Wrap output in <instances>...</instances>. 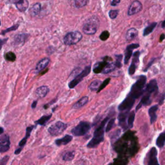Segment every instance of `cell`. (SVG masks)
Wrapping results in <instances>:
<instances>
[{
  "label": "cell",
  "instance_id": "1",
  "mask_svg": "<svg viewBox=\"0 0 165 165\" xmlns=\"http://www.w3.org/2000/svg\"><path fill=\"white\" fill-rule=\"evenodd\" d=\"M110 115L106 117L97 127L93 132V136L92 139L89 141L87 145V147L89 148H94L99 145L101 142L104 141L105 132L106 128V124L109 121Z\"/></svg>",
  "mask_w": 165,
  "mask_h": 165
},
{
  "label": "cell",
  "instance_id": "2",
  "mask_svg": "<svg viewBox=\"0 0 165 165\" xmlns=\"http://www.w3.org/2000/svg\"><path fill=\"white\" fill-rule=\"evenodd\" d=\"M146 82V77L144 75H141L137 79L136 83L133 84L128 96L132 99L136 101L138 98L143 95Z\"/></svg>",
  "mask_w": 165,
  "mask_h": 165
},
{
  "label": "cell",
  "instance_id": "3",
  "mask_svg": "<svg viewBox=\"0 0 165 165\" xmlns=\"http://www.w3.org/2000/svg\"><path fill=\"white\" fill-rule=\"evenodd\" d=\"M99 26V20L96 16H92L84 24L83 32L87 35L94 34Z\"/></svg>",
  "mask_w": 165,
  "mask_h": 165
},
{
  "label": "cell",
  "instance_id": "4",
  "mask_svg": "<svg viewBox=\"0 0 165 165\" xmlns=\"http://www.w3.org/2000/svg\"><path fill=\"white\" fill-rule=\"evenodd\" d=\"M91 128L90 123L87 121H81L76 127L73 128L71 130V133L74 136H83L90 131Z\"/></svg>",
  "mask_w": 165,
  "mask_h": 165
},
{
  "label": "cell",
  "instance_id": "5",
  "mask_svg": "<svg viewBox=\"0 0 165 165\" xmlns=\"http://www.w3.org/2000/svg\"><path fill=\"white\" fill-rule=\"evenodd\" d=\"M83 38L82 34L78 31L70 32L66 34L64 38V43L66 45H73L81 41Z\"/></svg>",
  "mask_w": 165,
  "mask_h": 165
},
{
  "label": "cell",
  "instance_id": "6",
  "mask_svg": "<svg viewBox=\"0 0 165 165\" xmlns=\"http://www.w3.org/2000/svg\"><path fill=\"white\" fill-rule=\"evenodd\" d=\"M67 128V124L61 121H57L48 129V132L52 136H57L62 133Z\"/></svg>",
  "mask_w": 165,
  "mask_h": 165
},
{
  "label": "cell",
  "instance_id": "7",
  "mask_svg": "<svg viewBox=\"0 0 165 165\" xmlns=\"http://www.w3.org/2000/svg\"><path fill=\"white\" fill-rule=\"evenodd\" d=\"M91 70V66H86L84 69L82 71L81 73H79V74H78V75H76L72 81H71L69 83V88H74L75 87H76L78 84L83 81V79L87 77V75L90 74Z\"/></svg>",
  "mask_w": 165,
  "mask_h": 165
},
{
  "label": "cell",
  "instance_id": "8",
  "mask_svg": "<svg viewBox=\"0 0 165 165\" xmlns=\"http://www.w3.org/2000/svg\"><path fill=\"white\" fill-rule=\"evenodd\" d=\"M146 165H159L157 160V150L155 147H152L146 155Z\"/></svg>",
  "mask_w": 165,
  "mask_h": 165
},
{
  "label": "cell",
  "instance_id": "9",
  "mask_svg": "<svg viewBox=\"0 0 165 165\" xmlns=\"http://www.w3.org/2000/svg\"><path fill=\"white\" fill-rule=\"evenodd\" d=\"M135 101H136L132 99L130 97L127 96L124 101L119 105L118 110L120 112H130L135 103Z\"/></svg>",
  "mask_w": 165,
  "mask_h": 165
},
{
  "label": "cell",
  "instance_id": "10",
  "mask_svg": "<svg viewBox=\"0 0 165 165\" xmlns=\"http://www.w3.org/2000/svg\"><path fill=\"white\" fill-rule=\"evenodd\" d=\"M10 137L7 134L0 137V153H5L10 149Z\"/></svg>",
  "mask_w": 165,
  "mask_h": 165
},
{
  "label": "cell",
  "instance_id": "11",
  "mask_svg": "<svg viewBox=\"0 0 165 165\" xmlns=\"http://www.w3.org/2000/svg\"><path fill=\"white\" fill-rule=\"evenodd\" d=\"M112 61V59L108 56H106L103 58V61L98 62L96 63L94 66H93V71L96 74H99L102 72V70L105 69L106 65L108 63H110V61Z\"/></svg>",
  "mask_w": 165,
  "mask_h": 165
},
{
  "label": "cell",
  "instance_id": "12",
  "mask_svg": "<svg viewBox=\"0 0 165 165\" xmlns=\"http://www.w3.org/2000/svg\"><path fill=\"white\" fill-rule=\"evenodd\" d=\"M158 92V86L157 83L155 79H152L146 84L145 88V92L146 93H148L151 96L153 94H156Z\"/></svg>",
  "mask_w": 165,
  "mask_h": 165
},
{
  "label": "cell",
  "instance_id": "13",
  "mask_svg": "<svg viewBox=\"0 0 165 165\" xmlns=\"http://www.w3.org/2000/svg\"><path fill=\"white\" fill-rule=\"evenodd\" d=\"M142 8V5L141 3L139 1H138V0H136V1L133 2L130 6L129 7L128 10V15L132 16L133 14H137V13L141 11Z\"/></svg>",
  "mask_w": 165,
  "mask_h": 165
},
{
  "label": "cell",
  "instance_id": "14",
  "mask_svg": "<svg viewBox=\"0 0 165 165\" xmlns=\"http://www.w3.org/2000/svg\"><path fill=\"white\" fill-rule=\"evenodd\" d=\"M139 56H140V52L139 51H137L134 53L133 57V60L131 63V65L130 67L128 69V74L129 75H133L136 72V70L137 67L138 63H139Z\"/></svg>",
  "mask_w": 165,
  "mask_h": 165
},
{
  "label": "cell",
  "instance_id": "15",
  "mask_svg": "<svg viewBox=\"0 0 165 165\" xmlns=\"http://www.w3.org/2000/svg\"><path fill=\"white\" fill-rule=\"evenodd\" d=\"M138 47H139V44L137 43H133L130 44V45H128L126 50L125 52H124V63L127 65L128 64L129 60L131 58V57L132 56L133 53V49L137 48Z\"/></svg>",
  "mask_w": 165,
  "mask_h": 165
},
{
  "label": "cell",
  "instance_id": "16",
  "mask_svg": "<svg viewBox=\"0 0 165 165\" xmlns=\"http://www.w3.org/2000/svg\"><path fill=\"white\" fill-rule=\"evenodd\" d=\"M129 112H120V114L118 115V120H119V124L120 127H121L123 129H127L128 125L126 123L127 119L128 117Z\"/></svg>",
  "mask_w": 165,
  "mask_h": 165
},
{
  "label": "cell",
  "instance_id": "17",
  "mask_svg": "<svg viewBox=\"0 0 165 165\" xmlns=\"http://www.w3.org/2000/svg\"><path fill=\"white\" fill-rule=\"evenodd\" d=\"M35 128V126L32 125V126H29L26 129V134L25 136L23 138V139H21V141L19 142V146L20 148L23 150V147L25 146V145L26 143V141L29 139V137L30 136V133L32 132V131L33 130V129Z\"/></svg>",
  "mask_w": 165,
  "mask_h": 165
},
{
  "label": "cell",
  "instance_id": "18",
  "mask_svg": "<svg viewBox=\"0 0 165 165\" xmlns=\"http://www.w3.org/2000/svg\"><path fill=\"white\" fill-rule=\"evenodd\" d=\"M73 137L70 135H66L62 138H60L55 141V144L57 146H60L62 145H66L69 144L70 142L72 141Z\"/></svg>",
  "mask_w": 165,
  "mask_h": 165
},
{
  "label": "cell",
  "instance_id": "19",
  "mask_svg": "<svg viewBox=\"0 0 165 165\" xmlns=\"http://www.w3.org/2000/svg\"><path fill=\"white\" fill-rule=\"evenodd\" d=\"M50 91V89L47 86H41L37 88L35 90V95L39 98H43L45 97Z\"/></svg>",
  "mask_w": 165,
  "mask_h": 165
},
{
  "label": "cell",
  "instance_id": "20",
  "mask_svg": "<svg viewBox=\"0 0 165 165\" xmlns=\"http://www.w3.org/2000/svg\"><path fill=\"white\" fill-rule=\"evenodd\" d=\"M28 38H29V34H17L14 37V44L16 45L23 44Z\"/></svg>",
  "mask_w": 165,
  "mask_h": 165
},
{
  "label": "cell",
  "instance_id": "21",
  "mask_svg": "<svg viewBox=\"0 0 165 165\" xmlns=\"http://www.w3.org/2000/svg\"><path fill=\"white\" fill-rule=\"evenodd\" d=\"M158 110V105H154L150 107L148 110V114L150 118V123L153 124L157 119V111Z\"/></svg>",
  "mask_w": 165,
  "mask_h": 165
},
{
  "label": "cell",
  "instance_id": "22",
  "mask_svg": "<svg viewBox=\"0 0 165 165\" xmlns=\"http://www.w3.org/2000/svg\"><path fill=\"white\" fill-rule=\"evenodd\" d=\"M138 35V30L135 28H131L127 32L126 39L127 41H132L136 39Z\"/></svg>",
  "mask_w": 165,
  "mask_h": 165
},
{
  "label": "cell",
  "instance_id": "23",
  "mask_svg": "<svg viewBox=\"0 0 165 165\" xmlns=\"http://www.w3.org/2000/svg\"><path fill=\"white\" fill-rule=\"evenodd\" d=\"M50 63V59L46 57V58H44L40 61L38 63L36 66V70L38 72H40V71H42L43 69H45L48 65Z\"/></svg>",
  "mask_w": 165,
  "mask_h": 165
},
{
  "label": "cell",
  "instance_id": "24",
  "mask_svg": "<svg viewBox=\"0 0 165 165\" xmlns=\"http://www.w3.org/2000/svg\"><path fill=\"white\" fill-rule=\"evenodd\" d=\"M88 102V97L87 96L83 97L81 99H80L78 101H77L73 105L72 108L74 109H79L81 107L84 106L87 102Z\"/></svg>",
  "mask_w": 165,
  "mask_h": 165
},
{
  "label": "cell",
  "instance_id": "25",
  "mask_svg": "<svg viewBox=\"0 0 165 165\" xmlns=\"http://www.w3.org/2000/svg\"><path fill=\"white\" fill-rule=\"evenodd\" d=\"M29 3L27 0H22V1L16 4V8L19 11L23 12L26 11V9L29 8Z\"/></svg>",
  "mask_w": 165,
  "mask_h": 165
},
{
  "label": "cell",
  "instance_id": "26",
  "mask_svg": "<svg viewBox=\"0 0 165 165\" xmlns=\"http://www.w3.org/2000/svg\"><path fill=\"white\" fill-rule=\"evenodd\" d=\"M41 10V5L39 3H37L34 4V5L30 8V14L31 16H35L39 14Z\"/></svg>",
  "mask_w": 165,
  "mask_h": 165
},
{
  "label": "cell",
  "instance_id": "27",
  "mask_svg": "<svg viewBox=\"0 0 165 165\" xmlns=\"http://www.w3.org/2000/svg\"><path fill=\"white\" fill-rule=\"evenodd\" d=\"M165 144V132L160 133L158 137L156 139V145L159 148H161L164 146Z\"/></svg>",
  "mask_w": 165,
  "mask_h": 165
},
{
  "label": "cell",
  "instance_id": "28",
  "mask_svg": "<svg viewBox=\"0 0 165 165\" xmlns=\"http://www.w3.org/2000/svg\"><path fill=\"white\" fill-rule=\"evenodd\" d=\"M52 114L47 115H43V116H42L41 118L39 119L38 120H37V121H35V124H39V125H41V126L45 125L46 123L52 118Z\"/></svg>",
  "mask_w": 165,
  "mask_h": 165
},
{
  "label": "cell",
  "instance_id": "29",
  "mask_svg": "<svg viewBox=\"0 0 165 165\" xmlns=\"http://www.w3.org/2000/svg\"><path fill=\"white\" fill-rule=\"evenodd\" d=\"M116 68H117V66H116V65H115V62L114 63H108L106 65V66H105L103 70H102V73L105 74L110 73V72H113V71Z\"/></svg>",
  "mask_w": 165,
  "mask_h": 165
},
{
  "label": "cell",
  "instance_id": "30",
  "mask_svg": "<svg viewBox=\"0 0 165 165\" xmlns=\"http://www.w3.org/2000/svg\"><path fill=\"white\" fill-rule=\"evenodd\" d=\"M102 82L99 79H96L94 80V81H93L90 85H89V89L91 91H97L99 90V88L101 86Z\"/></svg>",
  "mask_w": 165,
  "mask_h": 165
},
{
  "label": "cell",
  "instance_id": "31",
  "mask_svg": "<svg viewBox=\"0 0 165 165\" xmlns=\"http://www.w3.org/2000/svg\"><path fill=\"white\" fill-rule=\"evenodd\" d=\"M156 26H157V23L156 22L151 23L148 26H147L143 31V36H146V35H148L152 32Z\"/></svg>",
  "mask_w": 165,
  "mask_h": 165
},
{
  "label": "cell",
  "instance_id": "32",
  "mask_svg": "<svg viewBox=\"0 0 165 165\" xmlns=\"http://www.w3.org/2000/svg\"><path fill=\"white\" fill-rule=\"evenodd\" d=\"M135 116H136V114L134 111H132L130 113H129L128 117L127 119V125L128 128H132L133 126V122H134V119H135Z\"/></svg>",
  "mask_w": 165,
  "mask_h": 165
},
{
  "label": "cell",
  "instance_id": "33",
  "mask_svg": "<svg viewBox=\"0 0 165 165\" xmlns=\"http://www.w3.org/2000/svg\"><path fill=\"white\" fill-rule=\"evenodd\" d=\"M75 157L74 151H69L65 152L63 155V160L65 161H70Z\"/></svg>",
  "mask_w": 165,
  "mask_h": 165
},
{
  "label": "cell",
  "instance_id": "34",
  "mask_svg": "<svg viewBox=\"0 0 165 165\" xmlns=\"http://www.w3.org/2000/svg\"><path fill=\"white\" fill-rule=\"evenodd\" d=\"M90 0H75V6L76 8H82L86 6Z\"/></svg>",
  "mask_w": 165,
  "mask_h": 165
},
{
  "label": "cell",
  "instance_id": "35",
  "mask_svg": "<svg viewBox=\"0 0 165 165\" xmlns=\"http://www.w3.org/2000/svg\"><path fill=\"white\" fill-rule=\"evenodd\" d=\"M5 58L8 61H11L13 62L16 59V56L15 53L12 52H8L5 53Z\"/></svg>",
  "mask_w": 165,
  "mask_h": 165
},
{
  "label": "cell",
  "instance_id": "36",
  "mask_svg": "<svg viewBox=\"0 0 165 165\" xmlns=\"http://www.w3.org/2000/svg\"><path fill=\"white\" fill-rule=\"evenodd\" d=\"M115 119L114 118H113L112 119H110L108 121V123H107L106 128H105L106 132H108L111 130V129L113 128L114 123H115Z\"/></svg>",
  "mask_w": 165,
  "mask_h": 165
},
{
  "label": "cell",
  "instance_id": "37",
  "mask_svg": "<svg viewBox=\"0 0 165 165\" xmlns=\"http://www.w3.org/2000/svg\"><path fill=\"white\" fill-rule=\"evenodd\" d=\"M109 37H110V33L107 30L103 31V32H102L99 35V38L101 41H106V40L108 39Z\"/></svg>",
  "mask_w": 165,
  "mask_h": 165
},
{
  "label": "cell",
  "instance_id": "38",
  "mask_svg": "<svg viewBox=\"0 0 165 165\" xmlns=\"http://www.w3.org/2000/svg\"><path fill=\"white\" fill-rule=\"evenodd\" d=\"M115 57H116V61H115V65H116L117 68L120 69L122 66L121 61H122V58H123V56L122 55H116L115 56Z\"/></svg>",
  "mask_w": 165,
  "mask_h": 165
},
{
  "label": "cell",
  "instance_id": "39",
  "mask_svg": "<svg viewBox=\"0 0 165 165\" xmlns=\"http://www.w3.org/2000/svg\"><path fill=\"white\" fill-rule=\"evenodd\" d=\"M19 26H20V25H19L18 24H16V25H13V26H11V27H9V28L7 29L6 30L2 31V35H5V34H7V32H11V31L16 30H17V28L19 27Z\"/></svg>",
  "mask_w": 165,
  "mask_h": 165
},
{
  "label": "cell",
  "instance_id": "40",
  "mask_svg": "<svg viewBox=\"0 0 165 165\" xmlns=\"http://www.w3.org/2000/svg\"><path fill=\"white\" fill-rule=\"evenodd\" d=\"M110 78H107L103 82H102L101 86L99 88V90H97V92H99L100 91H101L102 90V89L105 88L107 85H108V83H110Z\"/></svg>",
  "mask_w": 165,
  "mask_h": 165
},
{
  "label": "cell",
  "instance_id": "41",
  "mask_svg": "<svg viewBox=\"0 0 165 165\" xmlns=\"http://www.w3.org/2000/svg\"><path fill=\"white\" fill-rule=\"evenodd\" d=\"M118 14H119L118 10H111L109 11L108 15H109L110 18L115 19V18H116L117 16H118Z\"/></svg>",
  "mask_w": 165,
  "mask_h": 165
},
{
  "label": "cell",
  "instance_id": "42",
  "mask_svg": "<svg viewBox=\"0 0 165 165\" xmlns=\"http://www.w3.org/2000/svg\"><path fill=\"white\" fill-rule=\"evenodd\" d=\"M10 157L8 155L4 156L3 157L0 159V165H6L8 161V159H9Z\"/></svg>",
  "mask_w": 165,
  "mask_h": 165
},
{
  "label": "cell",
  "instance_id": "43",
  "mask_svg": "<svg viewBox=\"0 0 165 165\" xmlns=\"http://www.w3.org/2000/svg\"><path fill=\"white\" fill-rule=\"evenodd\" d=\"M164 99H165V93H163V94L161 96H160V97L159 98V104L160 105H161L163 103Z\"/></svg>",
  "mask_w": 165,
  "mask_h": 165
},
{
  "label": "cell",
  "instance_id": "44",
  "mask_svg": "<svg viewBox=\"0 0 165 165\" xmlns=\"http://www.w3.org/2000/svg\"><path fill=\"white\" fill-rule=\"evenodd\" d=\"M120 2H121V0H112L111 2V5L113 7H116L119 5Z\"/></svg>",
  "mask_w": 165,
  "mask_h": 165
},
{
  "label": "cell",
  "instance_id": "45",
  "mask_svg": "<svg viewBox=\"0 0 165 165\" xmlns=\"http://www.w3.org/2000/svg\"><path fill=\"white\" fill-rule=\"evenodd\" d=\"M114 165H126V164L124 163V161L123 160H115V162L114 163Z\"/></svg>",
  "mask_w": 165,
  "mask_h": 165
},
{
  "label": "cell",
  "instance_id": "46",
  "mask_svg": "<svg viewBox=\"0 0 165 165\" xmlns=\"http://www.w3.org/2000/svg\"><path fill=\"white\" fill-rule=\"evenodd\" d=\"M22 0H8V3H14V4H17L20 2H21Z\"/></svg>",
  "mask_w": 165,
  "mask_h": 165
},
{
  "label": "cell",
  "instance_id": "47",
  "mask_svg": "<svg viewBox=\"0 0 165 165\" xmlns=\"http://www.w3.org/2000/svg\"><path fill=\"white\" fill-rule=\"evenodd\" d=\"M164 39H165V34H162L161 35H160V38H159V41H160V42H162Z\"/></svg>",
  "mask_w": 165,
  "mask_h": 165
},
{
  "label": "cell",
  "instance_id": "48",
  "mask_svg": "<svg viewBox=\"0 0 165 165\" xmlns=\"http://www.w3.org/2000/svg\"><path fill=\"white\" fill-rule=\"evenodd\" d=\"M37 104H38V101H34L32 104V108H33V109L35 108L37 106Z\"/></svg>",
  "mask_w": 165,
  "mask_h": 165
},
{
  "label": "cell",
  "instance_id": "49",
  "mask_svg": "<svg viewBox=\"0 0 165 165\" xmlns=\"http://www.w3.org/2000/svg\"><path fill=\"white\" fill-rule=\"evenodd\" d=\"M3 44V40H2L1 39H0V50H2Z\"/></svg>",
  "mask_w": 165,
  "mask_h": 165
},
{
  "label": "cell",
  "instance_id": "50",
  "mask_svg": "<svg viewBox=\"0 0 165 165\" xmlns=\"http://www.w3.org/2000/svg\"><path fill=\"white\" fill-rule=\"evenodd\" d=\"M4 132V129L2 127H0V135L2 134V133Z\"/></svg>",
  "mask_w": 165,
  "mask_h": 165
},
{
  "label": "cell",
  "instance_id": "51",
  "mask_svg": "<svg viewBox=\"0 0 165 165\" xmlns=\"http://www.w3.org/2000/svg\"><path fill=\"white\" fill-rule=\"evenodd\" d=\"M161 26H162V28H163V29H165V20H164V21H163L162 22Z\"/></svg>",
  "mask_w": 165,
  "mask_h": 165
},
{
  "label": "cell",
  "instance_id": "52",
  "mask_svg": "<svg viewBox=\"0 0 165 165\" xmlns=\"http://www.w3.org/2000/svg\"><path fill=\"white\" fill-rule=\"evenodd\" d=\"M1 25H2V23H1V20H0V26H1Z\"/></svg>",
  "mask_w": 165,
  "mask_h": 165
}]
</instances>
